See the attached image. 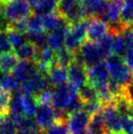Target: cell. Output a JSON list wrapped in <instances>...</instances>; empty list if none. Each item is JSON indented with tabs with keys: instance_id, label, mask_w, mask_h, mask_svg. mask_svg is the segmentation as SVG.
<instances>
[{
	"instance_id": "6da1fadb",
	"label": "cell",
	"mask_w": 133,
	"mask_h": 134,
	"mask_svg": "<svg viewBox=\"0 0 133 134\" xmlns=\"http://www.w3.org/2000/svg\"><path fill=\"white\" fill-rule=\"evenodd\" d=\"M31 6L25 0H3L0 4V16L10 25L27 19Z\"/></svg>"
},
{
	"instance_id": "7a4b0ae2",
	"label": "cell",
	"mask_w": 133,
	"mask_h": 134,
	"mask_svg": "<svg viewBox=\"0 0 133 134\" xmlns=\"http://www.w3.org/2000/svg\"><path fill=\"white\" fill-rule=\"evenodd\" d=\"M38 106L34 96L24 93L22 90L13 93L9 106V115L11 116H27L34 119V114Z\"/></svg>"
},
{
	"instance_id": "83f0119b",
	"label": "cell",
	"mask_w": 133,
	"mask_h": 134,
	"mask_svg": "<svg viewBox=\"0 0 133 134\" xmlns=\"http://www.w3.org/2000/svg\"><path fill=\"white\" fill-rule=\"evenodd\" d=\"M26 36H27L29 41H30L38 50L48 47L47 34H46V31L29 32V34H26Z\"/></svg>"
},
{
	"instance_id": "d4e9b609",
	"label": "cell",
	"mask_w": 133,
	"mask_h": 134,
	"mask_svg": "<svg viewBox=\"0 0 133 134\" xmlns=\"http://www.w3.org/2000/svg\"><path fill=\"white\" fill-rule=\"evenodd\" d=\"M121 24L124 27L133 26V0H122Z\"/></svg>"
},
{
	"instance_id": "74e56055",
	"label": "cell",
	"mask_w": 133,
	"mask_h": 134,
	"mask_svg": "<svg viewBox=\"0 0 133 134\" xmlns=\"http://www.w3.org/2000/svg\"><path fill=\"white\" fill-rule=\"evenodd\" d=\"M128 115H129L130 118H131V119H133V104H131V106H130V109H129V112H128Z\"/></svg>"
},
{
	"instance_id": "8992f818",
	"label": "cell",
	"mask_w": 133,
	"mask_h": 134,
	"mask_svg": "<svg viewBox=\"0 0 133 134\" xmlns=\"http://www.w3.org/2000/svg\"><path fill=\"white\" fill-rule=\"evenodd\" d=\"M58 14L69 24L79 22L86 17L82 0H60Z\"/></svg>"
},
{
	"instance_id": "ba28073f",
	"label": "cell",
	"mask_w": 133,
	"mask_h": 134,
	"mask_svg": "<svg viewBox=\"0 0 133 134\" xmlns=\"http://www.w3.org/2000/svg\"><path fill=\"white\" fill-rule=\"evenodd\" d=\"M102 115L108 133L122 134V115L113 102L104 105Z\"/></svg>"
},
{
	"instance_id": "1f68e13d",
	"label": "cell",
	"mask_w": 133,
	"mask_h": 134,
	"mask_svg": "<svg viewBox=\"0 0 133 134\" xmlns=\"http://www.w3.org/2000/svg\"><path fill=\"white\" fill-rule=\"evenodd\" d=\"M11 97V92L0 87V116L9 114Z\"/></svg>"
},
{
	"instance_id": "30bf717a",
	"label": "cell",
	"mask_w": 133,
	"mask_h": 134,
	"mask_svg": "<svg viewBox=\"0 0 133 134\" xmlns=\"http://www.w3.org/2000/svg\"><path fill=\"white\" fill-rule=\"evenodd\" d=\"M57 120H59V118L52 105L38 104L34 114V121L37 129L46 130Z\"/></svg>"
},
{
	"instance_id": "f35d334b",
	"label": "cell",
	"mask_w": 133,
	"mask_h": 134,
	"mask_svg": "<svg viewBox=\"0 0 133 134\" xmlns=\"http://www.w3.org/2000/svg\"><path fill=\"white\" fill-rule=\"evenodd\" d=\"M39 134H44V133H42V130H40V132H39Z\"/></svg>"
},
{
	"instance_id": "44dd1931",
	"label": "cell",
	"mask_w": 133,
	"mask_h": 134,
	"mask_svg": "<svg viewBox=\"0 0 133 134\" xmlns=\"http://www.w3.org/2000/svg\"><path fill=\"white\" fill-rule=\"evenodd\" d=\"M60 0H38L36 5L33 7L34 14L39 16L49 15L55 13L58 9Z\"/></svg>"
},
{
	"instance_id": "9c48e42d",
	"label": "cell",
	"mask_w": 133,
	"mask_h": 134,
	"mask_svg": "<svg viewBox=\"0 0 133 134\" xmlns=\"http://www.w3.org/2000/svg\"><path fill=\"white\" fill-rule=\"evenodd\" d=\"M90 119L91 115L83 109H80L69 114L65 121L70 134H78L88 129Z\"/></svg>"
},
{
	"instance_id": "4316f807",
	"label": "cell",
	"mask_w": 133,
	"mask_h": 134,
	"mask_svg": "<svg viewBox=\"0 0 133 134\" xmlns=\"http://www.w3.org/2000/svg\"><path fill=\"white\" fill-rule=\"evenodd\" d=\"M41 17H42L43 29L46 32H49L50 30L56 29L65 21L58 13H52V14L41 16Z\"/></svg>"
},
{
	"instance_id": "d590c367",
	"label": "cell",
	"mask_w": 133,
	"mask_h": 134,
	"mask_svg": "<svg viewBox=\"0 0 133 134\" xmlns=\"http://www.w3.org/2000/svg\"><path fill=\"white\" fill-rule=\"evenodd\" d=\"M40 130L38 129H25V130H18L17 134H39Z\"/></svg>"
},
{
	"instance_id": "2e32d148",
	"label": "cell",
	"mask_w": 133,
	"mask_h": 134,
	"mask_svg": "<svg viewBox=\"0 0 133 134\" xmlns=\"http://www.w3.org/2000/svg\"><path fill=\"white\" fill-rule=\"evenodd\" d=\"M38 70H37V66L35 62L33 61H20L18 64L16 65L15 69L13 70L12 74L14 75L18 81L21 83H25L30 78H31L33 75L36 74Z\"/></svg>"
},
{
	"instance_id": "603a6c76",
	"label": "cell",
	"mask_w": 133,
	"mask_h": 134,
	"mask_svg": "<svg viewBox=\"0 0 133 134\" xmlns=\"http://www.w3.org/2000/svg\"><path fill=\"white\" fill-rule=\"evenodd\" d=\"M88 131L90 134H109L105 126L102 111L91 115V119L88 125Z\"/></svg>"
},
{
	"instance_id": "d6a6232c",
	"label": "cell",
	"mask_w": 133,
	"mask_h": 134,
	"mask_svg": "<svg viewBox=\"0 0 133 134\" xmlns=\"http://www.w3.org/2000/svg\"><path fill=\"white\" fill-rule=\"evenodd\" d=\"M45 134H70V132L66 126V121L59 119L45 130Z\"/></svg>"
},
{
	"instance_id": "d6986e66",
	"label": "cell",
	"mask_w": 133,
	"mask_h": 134,
	"mask_svg": "<svg viewBox=\"0 0 133 134\" xmlns=\"http://www.w3.org/2000/svg\"><path fill=\"white\" fill-rule=\"evenodd\" d=\"M14 51H15V55L18 59L22 60V61H33L34 62L36 59L38 49L30 41H26V43L21 45Z\"/></svg>"
},
{
	"instance_id": "e0dca14e",
	"label": "cell",
	"mask_w": 133,
	"mask_h": 134,
	"mask_svg": "<svg viewBox=\"0 0 133 134\" xmlns=\"http://www.w3.org/2000/svg\"><path fill=\"white\" fill-rule=\"evenodd\" d=\"M110 0H82L86 17L100 19L105 13Z\"/></svg>"
},
{
	"instance_id": "ac0fdd59",
	"label": "cell",
	"mask_w": 133,
	"mask_h": 134,
	"mask_svg": "<svg viewBox=\"0 0 133 134\" xmlns=\"http://www.w3.org/2000/svg\"><path fill=\"white\" fill-rule=\"evenodd\" d=\"M48 78L51 85L57 86L68 82V69L54 64L48 71Z\"/></svg>"
},
{
	"instance_id": "5b68a950",
	"label": "cell",
	"mask_w": 133,
	"mask_h": 134,
	"mask_svg": "<svg viewBox=\"0 0 133 134\" xmlns=\"http://www.w3.org/2000/svg\"><path fill=\"white\" fill-rule=\"evenodd\" d=\"M104 59L106 58L101 51L98 43L86 40L82 43L79 50L75 53L74 61L82 64L86 68H89L99 62H102Z\"/></svg>"
},
{
	"instance_id": "836d02e7",
	"label": "cell",
	"mask_w": 133,
	"mask_h": 134,
	"mask_svg": "<svg viewBox=\"0 0 133 134\" xmlns=\"http://www.w3.org/2000/svg\"><path fill=\"white\" fill-rule=\"evenodd\" d=\"M12 50L13 48H12L10 41L8 39L6 31H4V30L0 31V56H2L4 54L11 53Z\"/></svg>"
},
{
	"instance_id": "f546056e",
	"label": "cell",
	"mask_w": 133,
	"mask_h": 134,
	"mask_svg": "<svg viewBox=\"0 0 133 134\" xmlns=\"http://www.w3.org/2000/svg\"><path fill=\"white\" fill-rule=\"evenodd\" d=\"M113 37V54L118 55V56H123L124 51H125V40L122 35V32H117L114 34Z\"/></svg>"
},
{
	"instance_id": "5bb4252c",
	"label": "cell",
	"mask_w": 133,
	"mask_h": 134,
	"mask_svg": "<svg viewBox=\"0 0 133 134\" xmlns=\"http://www.w3.org/2000/svg\"><path fill=\"white\" fill-rule=\"evenodd\" d=\"M68 82L77 90L86 83H88L86 67L74 61L70 67H68Z\"/></svg>"
},
{
	"instance_id": "ffe728a7",
	"label": "cell",
	"mask_w": 133,
	"mask_h": 134,
	"mask_svg": "<svg viewBox=\"0 0 133 134\" xmlns=\"http://www.w3.org/2000/svg\"><path fill=\"white\" fill-rule=\"evenodd\" d=\"M0 87L15 93L21 90V83L12 72H0Z\"/></svg>"
},
{
	"instance_id": "8d00e7d4",
	"label": "cell",
	"mask_w": 133,
	"mask_h": 134,
	"mask_svg": "<svg viewBox=\"0 0 133 134\" xmlns=\"http://www.w3.org/2000/svg\"><path fill=\"white\" fill-rule=\"evenodd\" d=\"M25 1L30 4L31 7H34V6L36 5L37 2H38V0H25Z\"/></svg>"
},
{
	"instance_id": "9a60e30c",
	"label": "cell",
	"mask_w": 133,
	"mask_h": 134,
	"mask_svg": "<svg viewBox=\"0 0 133 134\" xmlns=\"http://www.w3.org/2000/svg\"><path fill=\"white\" fill-rule=\"evenodd\" d=\"M110 32V27L106 23L98 18H93L89 21L86 40L92 42H99Z\"/></svg>"
},
{
	"instance_id": "8fae6325",
	"label": "cell",
	"mask_w": 133,
	"mask_h": 134,
	"mask_svg": "<svg viewBox=\"0 0 133 134\" xmlns=\"http://www.w3.org/2000/svg\"><path fill=\"white\" fill-rule=\"evenodd\" d=\"M51 83L49 81L48 75L37 71L32 77L21 85V90L24 93L37 97L41 92L49 90Z\"/></svg>"
},
{
	"instance_id": "7c38bea8",
	"label": "cell",
	"mask_w": 133,
	"mask_h": 134,
	"mask_svg": "<svg viewBox=\"0 0 133 134\" xmlns=\"http://www.w3.org/2000/svg\"><path fill=\"white\" fill-rule=\"evenodd\" d=\"M88 82L94 87L108 85L111 81V75L107 68L106 62H99L87 68Z\"/></svg>"
},
{
	"instance_id": "4fadbf2b",
	"label": "cell",
	"mask_w": 133,
	"mask_h": 134,
	"mask_svg": "<svg viewBox=\"0 0 133 134\" xmlns=\"http://www.w3.org/2000/svg\"><path fill=\"white\" fill-rule=\"evenodd\" d=\"M70 25L68 22L64 21L56 29L50 30L47 34V42L48 47L52 51L57 52L61 49L65 48V42H66V36L68 30L70 27Z\"/></svg>"
},
{
	"instance_id": "484cf974",
	"label": "cell",
	"mask_w": 133,
	"mask_h": 134,
	"mask_svg": "<svg viewBox=\"0 0 133 134\" xmlns=\"http://www.w3.org/2000/svg\"><path fill=\"white\" fill-rule=\"evenodd\" d=\"M18 58L13 53L0 56V72H12L18 64Z\"/></svg>"
},
{
	"instance_id": "4dcf8cb0",
	"label": "cell",
	"mask_w": 133,
	"mask_h": 134,
	"mask_svg": "<svg viewBox=\"0 0 133 134\" xmlns=\"http://www.w3.org/2000/svg\"><path fill=\"white\" fill-rule=\"evenodd\" d=\"M37 31H45L42 25V17L39 15H30L27 18V31L29 32H37Z\"/></svg>"
},
{
	"instance_id": "e575fe53",
	"label": "cell",
	"mask_w": 133,
	"mask_h": 134,
	"mask_svg": "<svg viewBox=\"0 0 133 134\" xmlns=\"http://www.w3.org/2000/svg\"><path fill=\"white\" fill-rule=\"evenodd\" d=\"M125 95L127 99L133 104V78L125 86Z\"/></svg>"
},
{
	"instance_id": "52a82bcc",
	"label": "cell",
	"mask_w": 133,
	"mask_h": 134,
	"mask_svg": "<svg viewBox=\"0 0 133 134\" xmlns=\"http://www.w3.org/2000/svg\"><path fill=\"white\" fill-rule=\"evenodd\" d=\"M122 0H110L109 5L100 19L107 24L114 34L121 32L124 26L121 24Z\"/></svg>"
},
{
	"instance_id": "cb8c5ba5",
	"label": "cell",
	"mask_w": 133,
	"mask_h": 134,
	"mask_svg": "<svg viewBox=\"0 0 133 134\" xmlns=\"http://www.w3.org/2000/svg\"><path fill=\"white\" fill-rule=\"evenodd\" d=\"M74 60H75V53L70 52L66 47L55 52V64L58 66L68 69V67H70L74 63Z\"/></svg>"
},
{
	"instance_id": "7402d4cb",
	"label": "cell",
	"mask_w": 133,
	"mask_h": 134,
	"mask_svg": "<svg viewBox=\"0 0 133 134\" xmlns=\"http://www.w3.org/2000/svg\"><path fill=\"white\" fill-rule=\"evenodd\" d=\"M5 30H6V34H7L8 39H9L12 45V48L14 50L20 47L24 43H26V41H29L26 34H24L22 31L16 30L13 26H8V27Z\"/></svg>"
},
{
	"instance_id": "f1b7e54d",
	"label": "cell",
	"mask_w": 133,
	"mask_h": 134,
	"mask_svg": "<svg viewBox=\"0 0 133 134\" xmlns=\"http://www.w3.org/2000/svg\"><path fill=\"white\" fill-rule=\"evenodd\" d=\"M78 95H79L83 103L88 102V101L99 100L98 93H97L95 87L92 84H90L89 82L78 89Z\"/></svg>"
},
{
	"instance_id": "3957f363",
	"label": "cell",
	"mask_w": 133,
	"mask_h": 134,
	"mask_svg": "<svg viewBox=\"0 0 133 134\" xmlns=\"http://www.w3.org/2000/svg\"><path fill=\"white\" fill-rule=\"evenodd\" d=\"M106 65L109 70L111 79L125 87L132 79V71L127 67L121 56L112 54L106 58Z\"/></svg>"
},
{
	"instance_id": "277c9868",
	"label": "cell",
	"mask_w": 133,
	"mask_h": 134,
	"mask_svg": "<svg viewBox=\"0 0 133 134\" xmlns=\"http://www.w3.org/2000/svg\"><path fill=\"white\" fill-rule=\"evenodd\" d=\"M89 21L83 19L79 22L70 24L66 36L65 47L70 52L76 53L79 50L80 46L86 39L87 27H88Z\"/></svg>"
}]
</instances>
